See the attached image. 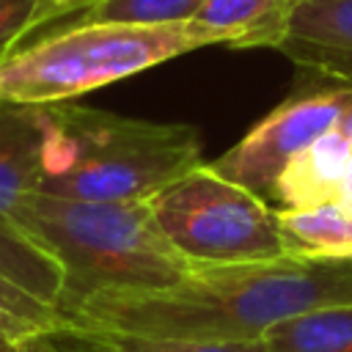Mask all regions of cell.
<instances>
[{
	"instance_id": "obj_1",
	"label": "cell",
	"mask_w": 352,
	"mask_h": 352,
	"mask_svg": "<svg viewBox=\"0 0 352 352\" xmlns=\"http://www.w3.org/2000/svg\"><path fill=\"white\" fill-rule=\"evenodd\" d=\"M344 302H352V258L278 256L198 264L168 289L102 292L58 316L138 336L261 341L292 316Z\"/></svg>"
},
{
	"instance_id": "obj_2",
	"label": "cell",
	"mask_w": 352,
	"mask_h": 352,
	"mask_svg": "<svg viewBox=\"0 0 352 352\" xmlns=\"http://www.w3.org/2000/svg\"><path fill=\"white\" fill-rule=\"evenodd\" d=\"M63 270L58 314L102 292H157L190 272L148 201H72L36 192L14 217Z\"/></svg>"
},
{
	"instance_id": "obj_3",
	"label": "cell",
	"mask_w": 352,
	"mask_h": 352,
	"mask_svg": "<svg viewBox=\"0 0 352 352\" xmlns=\"http://www.w3.org/2000/svg\"><path fill=\"white\" fill-rule=\"evenodd\" d=\"M50 135L41 192L72 201H148L201 168V135L190 124L126 118L74 102L44 104Z\"/></svg>"
},
{
	"instance_id": "obj_4",
	"label": "cell",
	"mask_w": 352,
	"mask_h": 352,
	"mask_svg": "<svg viewBox=\"0 0 352 352\" xmlns=\"http://www.w3.org/2000/svg\"><path fill=\"white\" fill-rule=\"evenodd\" d=\"M201 47L187 22L66 25L0 60V102H72Z\"/></svg>"
},
{
	"instance_id": "obj_5",
	"label": "cell",
	"mask_w": 352,
	"mask_h": 352,
	"mask_svg": "<svg viewBox=\"0 0 352 352\" xmlns=\"http://www.w3.org/2000/svg\"><path fill=\"white\" fill-rule=\"evenodd\" d=\"M162 236L192 264H242L286 256L275 209L217 176L206 162L148 198Z\"/></svg>"
},
{
	"instance_id": "obj_6",
	"label": "cell",
	"mask_w": 352,
	"mask_h": 352,
	"mask_svg": "<svg viewBox=\"0 0 352 352\" xmlns=\"http://www.w3.org/2000/svg\"><path fill=\"white\" fill-rule=\"evenodd\" d=\"M349 104L352 85L344 82H336L333 88L294 94L280 102L270 116H264L226 154L206 165L217 176L250 190L253 195L270 198L280 170L316 138L336 129Z\"/></svg>"
},
{
	"instance_id": "obj_7",
	"label": "cell",
	"mask_w": 352,
	"mask_h": 352,
	"mask_svg": "<svg viewBox=\"0 0 352 352\" xmlns=\"http://www.w3.org/2000/svg\"><path fill=\"white\" fill-rule=\"evenodd\" d=\"M278 52L300 69L352 85V0H300Z\"/></svg>"
},
{
	"instance_id": "obj_8",
	"label": "cell",
	"mask_w": 352,
	"mask_h": 352,
	"mask_svg": "<svg viewBox=\"0 0 352 352\" xmlns=\"http://www.w3.org/2000/svg\"><path fill=\"white\" fill-rule=\"evenodd\" d=\"M47 135L44 104L0 102V214L8 220L41 192Z\"/></svg>"
},
{
	"instance_id": "obj_9",
	"label": "cell",
	"mask_w": 352,
	"mask_h": 352,
	"mask_svg": "<svg viewBox=\"0 0 352 352\" xmlns=\"http://www.w3.org/2000/svg\"><path fill=\"white\" fill-rule=\"evenodd\" d=\"M297 3L300 0H206L198 14L187 19V28L204 47L226 44L234 50H278L289 33Z\"/></svg>"
},
{
	"instance_id": "obj_10",
	"label": "cell",
	"mask_w": 352,
	"mask_h": 352,
	"mask_svg": "<svg viewBox=\"0 0 352 352\" xmlns=\"http://www.w3.org/2000/svg\"><path fill=\"white\" fill-rule=\"evenodd\" d=\"M349 157L352 140L338 129L324 132L280 170L270 198H275L280 209H311L341 201Z\"/></svg>"
},
{
	"instance_id": "obj_11",
	"label": "cell",
	"mask_w": 352,
	"mask_h": 352,
	"mask_svg": "<svg viewBox=\"0 0 352 352\" xmlns=\"http://www.w3.org/2000/svg\"><path fill=\"white\" fill-rule=\"evenodd\" d=\"M58 352H270L261 341H190V338H162L138 336L107 327H94L72 319H60L44 333Z\"/></svg>"
},
{
	"instance_id": "obj_12",
	"label": "cell",
	"mask_w": 352,
	"mask_h": 352,
	"mask_svg": "<svg viewBox=\"0 0 352 352\" xmlns=\"http://www.w3.org/2000/svg\"><path fill=\"white\" fill-rule=\"evenodd\" d=\"M275 226L286 256L352 258V212L344 201L311 209H278Z\"/></svg>"
},
{
	"instance_id": "obj_13",
	"label": "cell",
	"mask_w": 352,
	"mask_h": 352,
	"mask_svg": "<svg viewBox=\"0 0 352 352\" xmlns=\"http://www.w3.org/2000/svg\"><path fill=\"white\" fill-rule=\"evenodd\" d=\"M0 278L58 311L63 292L60 264L14 220L0 214Z\"/></svg>"
},
{
	"instance_id": "obj_14",
	"label": "cell",
	"mask_w": 352,
	"mask_h": 352,
	"mask_svg": "<svg viewBox=\"0 0 352 352\" xmlns=\"http://www.w3.org/2000/svg\"><path fill=\"white\" fill-rule=\"evenodd\" d=\"M264 344L270 352H352V302L292 316L275 324Z\"/></svg>"
},
{
	"instance_id": "obj_15",
	"label": "cell",
	"mask_w": 352,
	"mask_h": 352,
	"mask_svg": "<svg viewBox=\"0 0 352 352\" xmlns=\"http://www.w3.org/2000/svg\"><path fill=\"white\" fill-rule=\"evenodd\" d=\"M206 0H91L72 25H170L187 22Z\"/></svg>"
},
{
	"instance_id": "obj_16",
	"label": "cell",
	"mask_w": 352,
	"mask_h": 352,
	"mask_svg": "<svg viewBox=\"0 0 352 352\" xmlns=\"http://www.w3.org/2000/svg\"><path fill=\"white\" fill-rule=\"evenodd\" d=\"M58 322V311L0 278V344L19 346L30 336L47 333Z\"/></svg>"
},
{
	"instance_id": "obj_17",
	"label": "cell",
	"mask_w": 352,
	"mask_h": 352,
	"mask_svg": "<svg viewBox=\"0 0 352 352\" xmlns=\"http://www.w3.org/2000/svg\"><path fill=\"white\" fill-rule=\"evenodd\" d=\"M69 19V11L52 0H0V60H6L33 30Z\"/></svg>"
},
{
	"instance_id": "obj_18",
	"label": "cell",
	"mask_w": 352,
	"mask_h": 352,
	"mask_svg": "<svg viewBox=\"0 0 352 352\" xmlns=\"http://www.w3.org/2000/svg\"><path fill=\"white\" fill-rule=\"evenodd\" d=\"M16 352H58V346L41 333V336H30V338H25V341L16 346Z\"/></svg>"
},
{
	"instance_id": "obj_19",
	"label": "cell",
	"mask_w": 352,
	"mask_h": 352,
	"mask_svg": "<svg viewBox=\"0 0 352 352\" xmlns=\"http://www.w3.org/2000/svg\"><path fill=\"white\" fill-rule=\"evenodd\" d=\"M52 3H58L60 8H66V11H69V19H74L91 0H52Z\"/></svg>"
},
{
	"instance_id": "obj_20",
	"label": "cell",
	"mask_w": 352,
	"mask_h": 352,
	"mask_svg": "<svg viewBox=\"0 0 352 352\" xmlns=\"http://www.w3.org/2000/svg\"><path fill=\"white\" fill-rule=\"evenodd\" d=\"M341 201H344V206L352 212V157H349V165H346V179H344V192H341Z\"/></svg>"
},
{
	"instance_id": "obj_21",
	"label": "cell",
	"mask_w": 352,
	"mask_h": 352,
	"mask_svg": "<svg viewBox=\"0 0 352 352\" xmlns=\"http://www.w3.org/2000/svg\"><path fill=\"white\" fill-rule=\"evenodd\" d=\"M338 132H344L349 140H352V104H349V110L341 116V121H338V126H336Z\"/></svg>"
},
{
	"instance_id": "obj_22",
	"label": "cell",
	"mask_w": 352,
	"mask_h": 352,
	"mask_svg": "<svg viewBox=\"0 0 352 352\" xmlns=\"http://www.w3.org/2000/svg\"><path fill=\"white\" fill-rule=\"evenodd\" d=\"M0 352H16V346H6V344H0Z\"/></svg>"
}]
</instances>
